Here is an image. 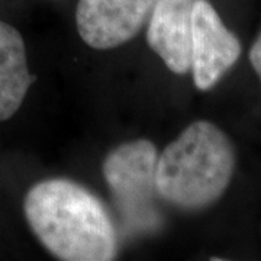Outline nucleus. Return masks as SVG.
I'll return each mask as SVG.
<instances>
[{
    "label": "nucleus",
    "instance_id": "obj_1",
    "mask_svg": "<svg viewBox=\"0 0 261 261\" xmlns=\"http://www.w3.org/2000/svg\"><path fill=\"white\" fill-rule=\"evenodd\" d=\"M23 212L41 244L64 261H109L118 237L103 203L86 187L49 178L29 190Z\"/></svg>",
    "mask_w": 261,
    "mask_h": 261
},
{
    "label": "nucleus",
    "instance_id": "obj_2",
    "mask_svg": "<svg viewBox=\"0 0 261 261\" xmlns=\"http://www.w3.org/2000/svg\"><path fill=\"white\" fill-rule=\"evenodd\" d=\"M235 170V149L215 123L189 125L161 152L155 168L159 196L170 205L199 211L215 202L228 189Z\"/></svg>",
    "mask_w": 261,
    "mask_h": 261
},
{
    "label": "nucleus",
    "instance_id": "obj_3",
    "mask_svg": "<svg viewBox=\"0 0 261 261\" xmlns=\"http://www.w3.org/2000/svg\"><path fill=\"white\" fill-rule=\"evenodd\" d=\"M159 152L148 140L125 142L109 152L103 176L130 232L155 231L161 225L157 207L155 168Z\"/></svg>",
    "mask_w": 261,
    "mask_h": 261
},
{
    "label": "nucleus",
    "instance_id": "obj_4",
    "mask_svg": "<svg viewBox=\"0 0 261 261\" xmlns=\"http://www.w3.org/2000/svg\"><path fill=\"white\" fill-rule=\"evenodd\" d=\"M241 56L238 38L224 25L207 0H195L192 12L190 70L196 87L209 90Z\"/></svg>",
    "mask_w": 261,
    "mask_h": 261
},
{
    "label": "nucleus",
    "instance_id": "obj_5",
    "mask_svg": "<svg viewBox=\"0 0 261 261\" xmlns=\"http://www.w3.org/2000/svg\"><path fill=\"white\" fill-rule=\"evenodd\" d=\"M157 0H80L75 23L89 47L111 49L138 35Z\"/></svg>",
    "mask_w": 261,
    "mask_h": 261
},
{
    "label": "nucleus",
    "instance_id": "obj_6",
    "mask_svg": "<svg viewBox=\"0 0 261 261\" xmlns=\"http://www.w3.org/2000/svg\"><path fill=\"white\" fill-rule=\"evenodd\" d=\"M193 3L195 0H157L148 19L149 48L176 74L190 70Z\"/></svg>",
    "mask_w": 261,
    "mask_h": 261
},
{
    "label": "nucleus",
    "instance_id": "obj_7",
    "mask_svg": "<svg viewBox=\"0 0 261 261\" xmlns=\"http://www.w3.org/2000/svg\"><path fill=\"white\" fill-rule=\"evenodd\" d=\"M34 82L23 38L9 23L0 20V122L18 112Z\"/></svg>",
    "mask_w": 261,
    "mask_h": 261
},
{
    "label": "nucleus",
    "instance_id": "obj_8",
    "mask_svg": "<svg viewBox=\"0 0 261 261\" xmlns=\"http://www.w3.org/2000/svg\"><path fill=\"white\" fill-rule=\"evenodd\" d=\"M250 61H251L252 67H254V70H255V73H257L261 82V32L258 34V37L254 41L251 49H250Z\"/></svg>",
    "mask_w": 261,
    "mask_h": 261
}]
</instances>
